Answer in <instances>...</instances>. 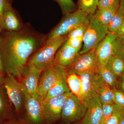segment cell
I'll list each match as a JSON object with an SVG mask.
<instances>
[{
	"mask_svg": "<svg viewBox=\"0 0 124 124\" xmlns=\"http://www.w3.org/2000/svg\"><path fill=\"white\" fill-rule=\"evenodd\" d=\"M44 37L28 30L3 31L0 42V54L5 74L19 80L29 57L36 51Z\"/></svg>",
	"mask_w": 124,
	"mask_h": 124,
	"instance_id": "1",
	"label": "cell"
},
{
	"mask_svg": "<svg viewBox=\"0 0 124 124\" xmlns=\"http://www.w3.org/2000/svg\"><path fill=\"white\" fill-rule=\"evenodd\" d=\"M24 104L22 114L17 117L24 124H45L44 100L37 93H28L23 86Z\"/></svg>",
	"mask_w": 124,
	"mask_h": 124,
	"instance_id": "2",
	"label": "cell"
},
{
	"mask_svg": "<svg viewBox=\"0 0 124 124\" xmlns=\"http://www.w3.org/2000/svg\"><path fill=\"white\" fill-rule=\"evenodd\" d=\"M67 39L66 35L46 42L31 57L27 63L32 64L42 71L53 66L56 52Z\"/></svg>",
	"mask_w": 124,
	"mask_h": 124,
	"instance_id": "3",
	"label": "cell"
},
{
	"mask_svg": "<svg viewBox=\"0 0 124 124\" xmlns=\"http://www.w3.org/2000/svg\"><path fill=\"white\" fill-rule=\"evenodd\" d=\"M89 24L83 38L79 54H82L95 48L109 33L107 27L102 26L94 15H88Z\"/></svg>",
	"mask_w": 124,
	"mask_h": 124,
	"instance_id": "4",
	"label": "cell"
},
{
	"mask_svg": "<svg viewBox=\"0 0 124 124\" xmlns=\"http://www.w3.org/2000/svg\"><path fill=\"white\" fill-rule=\"evenodd\" d=\"M64 15L60 23L49 33L46 42L67 35L76 27L86 20L88 14L77 9Z\"/></svg>",
	"mask_w": 124,
	"mask_h": 124,
	"instance_id": "5",
	"label": "cell"
},
{
	"mask_svg": "<svg viewBox=\"0 0 124 124\" xmlns=\"http://www.w3.org/2000/svg\"><path fill=\"white\" fill-rule=\"evenodd\" d=\"M88 106V102L80 100L73 94L67 98L61 113V123L70 124L79 122L84 116Z\"/></svg>",
	"mask_w": 124,
	"mask_h": 124,
	"instance_id": "6",
	"label": "cell"
},
{
	"mask_svg": "<svg viewBox=\"0 0 124 124\" xmlns=\"http://www.w3.org/2000/svg\"><path fill=\"white\" fill-rule=\"evenodd\" d=\"M7 95L14 108L17 117L20 116L24 104L23 86L22 83L12 75H6L4 80Z\"/></svg>",
	"mask_w": 124,
	"mask_h": 124,
	"instance_id": "7",
	"label": "cell"
},
{
	"mask_svg": "<svg viewBox=\"0 0 124 124\" xmlns=\"http://www.w3.org/2000/svg\"><path fill=\"white\" fill-rule=\"evenodd\" d=\"M99 63L95 48L85 53L80 54L66 71L68 74L77 75L85 72L98 73Z\"/></svg>",
	"mask_w": 124,
	"mask_h": 124,
	"instance_id": "8",
	"label": "cell"
},
{
	"mask_svg": "<svg viewBox=\"0 0 124 124\" xmlns=\"http://www.w3.org/2000/svg\"><path fill=\"white\" fill-rule=\"evenodd\" d=\"M73 94L71 92L44 100L45 124H54L60 120L61 113L67 98Z\"/></svg>",
	"mask_w": 124,
	"mask_h": 124,
	"instance_id": "9",
	"label": "cell"
},
{
	"mask_svg": "<svg viewBox=\"0 0 124 124\" xmlns=\"http://www.w3.org/2000/svg\"><path fill=\"white\" fill-rule=\"evenodd\" d=\"M79 52L65 41L55 54L53 66L58 69L66 71L76 60L80 54Z\"/></svg>",
	"mask_w": 124,
	"mask_h": 124,
	"instance_id": "10",
	"label": "cell"
},
{
	"mask_svg": "<svg viewBox=\"0 0 124 124\" xmlns=\"http://www.w3.org/2000/svg\"><path fill=\"white\" fill-rule=\"evenodd\" d=\"M64 71L53 66L42 71L38 82L36 93L43 100L45 98L48 91L57 82Z\"/></svg>",
	"mask_w": 124,
	"mask_h": 124,
	"instance_id": "11",
	"label": "cell"
},
{
	"mask_svg": "<svg viewBox=\"0 0 124 124\" xmlns=\"http://www.w3.org/2000/svg\"><path fill=\"white\" fill-rule=\"evenodd\" d=\"M78 75L81 80L85 100L87 102L97 94L99 89L105 83L98 73L85 72Z\"/></svg>",
	"mask_w": 124,
	"mask_h": 124,
	"instance_id": "12",
	"label": "cell"
},
{
	"mask_svg": "<svg viewBox=\"0 0 124 124\" xmlns=\"http://www.w3.org/2000/svg\"><path fill=\"white\" fill-rule=\"evenodd\" d=\"M42 72V71L29 63H27L24 68L19 80L28 93L32 94L36 93Z\"/></svg>",
	"mask_w": 124,
	"mask_h": 124,
	"instance_id": "13",
	"label": "cell"
},
{
	"mask_svg": "<svg viewBox=\"0 0 124 124\" xmlns=\"http://www.w3.org/2000/svg\"><path fill=\"white\" fill-rule=\"evenodd\" d=\"M117 36L116 33L109 32L95 48L99 64L106 65L113 55V46Z\"/></svg>",
	"mask_w": 124,
	"mask_h": 124,
	"instance_id": "14",
	"label": "cell"
},
{
	"mask_svg": "<svg viewBox=\"0 0 124 124\" xmlns=\"http://www.w3.org/2000/svg\"><path fill=\"white\" fill-rule=\"evenodd\" d=\"M88 102L87 110L81 124H100L102 118V104L97 94Z\"/></svg>",
	"mask_w": 124,
	"mask_h": 124,
	"instance_id": "15",
	"label": "cell"
},
{
	"mask_svg": "<svg viewBox=\"0 0 124 124\" xmlns=\"http://www.w3.org/2000/svg\"><path fill=\"white\" fill-rule=\"evenodd\" d=\"M4 85L0 87V124H6L17 117Z\"/></svg>",
	"mask_w": 124,
	"mask_h": 124,
	"instance_id": "16",
	"label": "cell"
},
{
	"mask_svg": "<svg viewBox=\"0 0 124 124\" xmlns=\"http://www.w3.org/2000/svg\"><path fill=\"white\" fill-rule=\"evenodd\" d=\"M0 28L1 31H17L22 29L15 10L11 6H9L3 12L0 18Z\"/></svg>",
	"mask_w": 124,
	"mask_h": 124,
	"instance_id": "17",
	"label": "cell"
},
{
	"mask_svg": "<svg viewBox=\"0 0 124 124\" xmlns=\"http://www.w3.org/2000/svg\"><path fill=\"white\" fill-rule=\"evenodd\" d=\"M67 71H64L57 82L48 91L46 97L44 100H48L51 98L70 92L67 82Z\"/></svg>",
	"mask_w": 124,
	"mask_h": 124,
	"instance_id": "18",
	"label": "cell"
},
{
	"mask_svg": "<svg viewBox=\"0 0 124 124\" xmlns=\"http://www.w3.org/2000/svg\"><path fill=\"white\" fill-rule=\"evenodd\" d=\"M67 82L70 91L82 102H87L83 90L79 76L77 74H68Z\"/></svg>",
	"mask_w": 124,
	"mask_h": 124,
	"instance_id": "19",
	"label": "cell"
},
{
	"mask_svg": "<svg viewBox=\"0 0 124 124\" xmlns=\"http://www.w3.org/2000/svg\"><path fill=\"white\" fill-rule=\"evenodd\" d=\"M117 78L124 76V60L116 55H112L106 64Z\"/></svg>",
	"mask_w": 124,
	"mask_h": 124,
	"instance_id": "20",
	"label": "cell"
},
{
	"mask_svg": "<svg viewBox=\"0 0 124 124\" xmlns=\"http://www.w3.org/2000/svg\"><path fill=\"white\" fill-rule=\"evenodd\" d=\"M117 12L112 9L98 8L94 15L102 26L108 27L112 19Z\"/></svg>",
	"mask_w": 124,
	"mask_h": 124,
	"instance_id": "21",
	"label": "cell"
},
{
	"mask_svg": "<svg viewBox=\"0 0 124 124\" xmlns=\"http://www.w3.org/2000/svg\"><path fill=\"white\" fill-rule=\"evenodd\" d=\"M97 94L102 104L115 103L113 89L106 83H104L100 87Z\"/></svg>",
	"mask_w": 124,
	"mask_h": 124,
	"instance_id": "22",
	"label": "cell"
},
{
	"mask_svg": "<svg viewBox=\"0 0 124 124\" xmlns=\"http://www.w3.org/2000/svg\"><path fill=\"white\" fill-rule=\"evenodd\" d=\"M98 73L104 82L112 88L116 87L117 78L109 70L106 65L99 64Z\"/></svg>",
	"mask_w": 124,
	"mask_h": 124,
	"instance_id": "23",
	"label": "cell"
},
{
	"mask_svg": "<svg viewBox=\"0 0 124 124\" xmlns=\"http://www.w3.org/2000/svg\"><path fill=\"white\" fill-rule=\"evenodd\" d=\"M99 0H78V9L88 15H94L98 8Z\"/></svg>",
	"mask_w": 124,
	"mask_h": 124,
	"instance_id": "24",
	"label": "cell"
},
{
	"mask_svg": "<svg viewBox=\"0 0 124 124\" xmlns=\"http://www.w3.org/2000/svg\"><path fill=\"white\" fill-rule=\"evenodd\" d=\"M124 20V15L117 11L112 19L108 26L109 32L117 33L121 28Z\"/></svg>",
	"mask_w": 124,
	"mask_h": 124,
	"instance_id": "25",
	"label": "cell"
},
{
	"mask_svg": "<svg viewBox=\"0 0 124 124\" xmlns=\"http://www.w3.org/2000/svg\"><path fill=\"white\" fill-rule=\"evenodd\" d=\"M124 117V107L117 105L105 124H120Z\"/></svg>",
	"mask_w": 124,
	"mask_h": 124,
	"instance_id": "26",
	"label": "cell"
},
{
	"mask_svg": "<svg viewBox=\"0 0 124 124\" xmlns=\"http://www.w3.org/2000/svg\"><path fill=\"white\" fill-rule=\"evenodd\" d=\"M113 55L124 60V36L117 35L113 46Z\"/></svg>",
	"mask_w": 124,
	"mask_h": 124,
	"instance_id": "27",
	"label": "cell"
},
{
	"mask_svg": "<svg viewBox=\"0 0 124 124\" xmlns=\"http://www.w3.org/2000/svg\"><path fill=\"white\" fill-rule=\"evenodd\" d=\"M89 22L88 17L87 19L84 22L79 24L75 29L71 31L67 35L68 38H83L88 27Z\"/></svg>",
	"mask_w": 124,
	"mask_h": 124,
	"instance_id": "28",
	"label": "cell"
},
{
	"mask_svg": "<svg viewBox=\"0 0 124 124\" xmlns=\"http://www.w3.org/2000/svg\"><path fill=\"white\" fill-rule=\"evenodd\" d=\"M60 7L63 15L76 11V6L73 0H55Z\"/></svg>",
	"mask_w": 124,
	"mask_h": 124,
	"instance_id": "29",
	"label": "cell"
},
{
	"mask_svg": "<svg viewBox=\"0 0 124 124\" xmlns=\"http://www.w3.org/2000/svg\"><path fill=\"white\" fill-rule=\"evenodd\" d=\"M117 104L115 103L102 104V118L100 124H105L113 112Z\"/></svg>",
	"mask_w": 124,
	"mask_h": 124,
	"instance_id": "30",
	"label": "cell"
},
{
	"mask_svg": "<svg viewBox=\"0 0 124 124\" xmlns=\"http://www.w3.org/2000/svg\"><path fill=\"white\" fill-rule=\"evenodd\" d=\"M120 0H99L98 8L112 9L118 11Z\"/></svg>",
	"mask_w": 124,
	"mask_h": 124,
	"instance_id": "31",
	"label": "cell"
},
{
	"mask_svg": "<svg viewBox=\"0 0 124 124\" xmlns=\"http://www.w3.org/2000/svg\"><path fill=\"white\" fill-rule=\"evenodd\" d=\"M66 42L69 46L80 51L83 45V38H68Z\"/></svg>",
	"mask_w": 124,
	"mask_h": 124,
	"instance_id": "32",
	"label": "cell"
},
{
	"mask_svg": "<svg viewBox=\"0 0 124 124\" xmlns=\"http://www.w3.org/2000/svg\"><path fill=\"white\" fill-rule=\"evenodd\" d=\"M115 103L124 107V93L116 87L112 88Z\"/></svg>",
	"mask_w": 124,
	"mask_h": 124,
	"instance_id": "33",
	"label": "cell"
},
{
	"mask_svg": "<svg viewBox=\"0 0 124 124\" xmlns=\"http://www.w3.org/2000/svg\"><path fill=\"white\" fill-rule=\"evenodd\" d=\"M11 6L10 0H0V18L5 10Z\"/></svg>",
	"mask_w": 124,
	"mask_h": 124,
	"instance_id": "34",
	"label": "cell"
},
{
	"mask_svg": "<svg viewBox=\"0 0 124 124\" xmlns=\"http://www.w3.org/2000/svg\"><path fill=\"white\" fill-rule=\"evenodd\" d=\"M116 88L124 93V76L117 79Z\"/></svg>",
	"mask_w": 124,
	"mask_h": 124,
	"instance_id": "35",
	"label": "cell"
},
{
	"mask_svg": "<svg viewBox=\"0 0 124 124\" xmlns=\"http://www.w3.org/2000/svg\"><path fill=\"white\" fill-rule=\"evenodd\" d=\"M117 12L124 15V0H120L119 7Z\"/></svg>",
	"mask_w": 124,
	"mask_h": 124,
	"instance_id": "36",
	"label": "cell"
},
{
	"mask_svg": "<svg viewBox=\"0 0 124 124\" xmlns=\"http://www.w3.org/2000/svg\"><path fill=\"white\" fill-rule=\"evenodd\" d=\"M6 124H24L23 122L17 117H16L15 119L12 120L11 121Z\"/></svg>",
	"mask_w": 124,
	"mask_h": 124,
	"instance_id": "37",
	"label": "cell"
},
{
	"mask_svg": "<svg viewBox=\"0 0 124 124\" xmlns=\"http://www.w3.org/2000/svg\"><path fill=\"white\" fill-rule=\"evenodd\" d=\"M5 74L0 72V87L4 85Z\"/></svg>",
	"mask_w": 124,
	"mask_h": 124,
	"instance_id": "38",
	"label": "cell"
},
{
	"mask_svg": "<svg viewBox=\"0 0 124 124\" xmlns=\"http://www.w3.org/2000/svg\"><path fill=\"white\" fill-rule=\"evenodd\" d=\"M116 34L117 35L124 36V23H123L121 28H120L119 31H118Z\"/></svg>",
	"mask_w": 124,
	"mask_h": 124,
	"instance_id": "39",
	"label": "cell"
},
{
	"mask_svg": "<svg viewBox=\"0 0 124 124\" xmlns=\"http://www.w3.org/2000/svg\"><path fill=\"white\" fill-rule=\"evenodd\" d=\"M0 72L5 74L0 54Z\"/></svg>",
	"mask_w": 124,
	"mask_h": 124,
	"instance_id": "40",
	"label": "cell"
},
{
	"mask_svg": "<svg viewBox=\"0 0 124 124\" xmlns=\"http://www.w3.org/2000/svg\"><path fill=\"white\" fill-rule=\"evenodd\" d=\"M81 124V122H75V123H72V124H62V123H61V122L60 124Z\"/></svg>",
	"mask_w": 124,
	"mask_h": 124,
	"instance_id": "41",
	"label": "cell"
},
{
	"mask_svg": "<svg viewBox=\"0 0 124 124\" xmlns=\"http://www.w3.org/2000/svg\"><path fill=\"white\" fill-rule=\"evenodd\" d=\"M2 32L1 31V29L0 28V42L1 39V33Z\"/></svg>",
	"mask_w": 124,
	"mask_h": 124,
	"instance_id": "42",
	"label": "cell"
},
{
	"mask_svg": "<svg viewBox=\"0 0 124 124\" xmlns=\"http://www.w3.org/2000/svg\"><path fill=\"white\" fill-rule=\"evenodd\" d=\"M120 124H124V118H123V119L122 120V121H121Z\"/></svg>",
	"mask_w": 124,
	"mask_h": 124,
	"instance_id": "43",
	"label": "cell"
}]
</instances>
